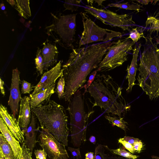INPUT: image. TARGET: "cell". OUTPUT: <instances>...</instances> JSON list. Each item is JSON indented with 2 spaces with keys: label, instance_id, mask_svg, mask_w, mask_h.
Listing matches in <instances>:
<instances>
[{
  "label": "cell",
  "instance_id": "cell-1",
  "mask_svg": "<svg viewBox=\"0 0 159 159\" xmlns=\"http://www.w3.org/2000/svg\"><path fill=\"white\" fill-rule=\"evenodd\" d=\"M115 43L109 41L72 49L68 61L62 66L65 82V101L69 102L72 95L82 87L88 75L98 68L103 56Z\"/></svg>",
  "mask_w": 159,
  "mask_h": 159
},
{
  "label": "cell",
  "instance_id": "cell-2",
  "mask_svg": "<svg viewBox=\"0 0 159 159\" xmlns=\"http://www.w3.org/2000/svg\"><path fill=\"white\" fill-rule=\"evenodd\" d=\"M122 89L110 75L99 74L87 91L94 101L93 107L98 106L105 113L121 117L130 108L122 95Z\"/></svg>",
  "mask_w": 159,
  "mask_h": 159
},
{
  "label": "cell",
  "instance_id": "cell-3",
  "mask_svg": "<svg viewBox=\"0 0 159 159\" xmlns=\"http://www.w3.org/2000/svg\"><path fill=\"white\" fill-rule=\"evenodd\" d=\"M145 39L137 79L139 85L152 100L159 97V48L150 34Z\"/></svg>",
  "mask_w": 159,
  "mask_h": 159
},
{
  "label": "cell",
  "instance_id": "cell-4",
  "mask_svg": "<svg viewBox=\"0 0 159 159\" xmlns=\"http://www.w3.org/2000/svg\"><path fill=\"white\" fill-rule=\"evenodd\" d=\"M31 110L38 118L41 128L47 129L57 141L67 146L68 116L63 106L50 100L45 105Z\"/></svg>",
  "mask_w": 159,
  "mask_h": 159
},
{
  "label": "cell",
  "instance_id": "cell-5",
  "mask_svg": "<svg viewBox=\"0 0 159 159\" xmlns=\"http://www.w3.org/2000/svg\"><path fill=\"white\" fill-rule=\"evenodd\" d=\"M78 89L70 100L67 110L70 117V131L73 146L79 148L86 141L88 120L94 111L87 114L85 111L84 96Z\"/></svg>",
  "mask_w": 159,
  "mask_h": 159
},
{
  "label": "cell",
  "instance_id": "cell-6",
  "mask_svg": "<svg viewBox=\"0 0 159 159\" xmlns=\"http://www.w3.org/2000/svg\"><path fill=\"white\" fill-rule=\"evenodd\" d=\"M52 23L45 28L47 34L51 36L61 46L66 49H73L75 41L77 14L61 15L51 13Z\"/></svg>",
  "mask_w": 159,
  "mask_h": 159
},
{
  "label": "cell",
  "instance_id": "cell-7",
  "mask_svg": "<svg viewBox=\"0 0 159 159\" xmlns=\"http://www.w3.org/2000/svg\"><path fill=\"white\" fill-rule=\"evenodd\" d=\"M134 43L127 38L120 39L111 46L99 64L97 71H110L121 66L127 60L129 52L133 50Z\"/></svg>",
  "mask_w": 159,
  "mask_h": 159
},
{
  "label": "cell",
  "instance_id": "cell-8",
  "mask_svg": "<svg viewBox=\"0 0 159 159\" xmlns=\"http://www.w3.org/2000/svg\"><path fill=\"white\" fill-rule=\"evenodd\" d=\"M83 30L79 43V48L82 45L93 42L102 41L106 43L111 41L115 37H120L122 34L115 31L102 28L92 21L85 12L81 13Z\"/></svg>",
  "mask_w": 159,
  "mask_h": 159
},
{
  "label": "cell",
  "instance_id": "cell-9",
  "mask_svg": "<svg viewBox=\"0 0 159 159\" xmlns=\"http://www.w3.org/2000/svg\"><path fill=\"white\" fill-rule=\"evenodd\" d=\"M84 10L105 24L117 26L124 31H129L135 24L132 16L128 14H118L107 9H99L92 6L86 5Z\"/></svg>",
  "mask_w": 159,
  "mask_h": 159
},
{
  "label": "cell",
  "instance_id": "cell-10",
  "mask_svg": "<svg viewBox=\"0 0 159 159\" xmlns=\"http://www.w3.org/2000/svg\"><path fill=\"white\" fill-rule=\"evenodd\" d=\"M41 128L37 141L46 152L48 159H68L65 145L57 141L47 129Z\"/></svg>",
  "mask_w": 159,
  "mask_h": 159
},
{
  "label": "cell",
  "instance_id": "cell-11",
  "mask_svg": "<svg viewBox=\"0 0 159 159\" xmlns=\"http://www.w3.org/2000/svg\"><path fill=\"white\" fill-rule=\"evenodd\" d=\"M61 62L60 61L54 67L45 72L38 83L34 87V90L30 96H32L48 89L55 84L57 79L63 76L64 69H61Z\"/></svg>",
  "mask_w": 159,
  "mask_h": 159
},
{
  "label": "cell",
  "instance_id": "cell-12",
  "mask_svg": "<svg viewBox=\"0 0 159 159\" xmlns=\"http://www.w3.org/2000/svg\"><path fill=\"white\" fill-rule=\"evenodd\" d=\"M20 82L19 71L17 68L14 69L12 71L10 94L8 105L11 108L12 114L15 117L18 112L19 102L22 98L19 89Z\"/></svg>",
  "mask_w": 159,
  "mask_h": 159
},
{
  "label": "cell",
  "instance_id": "cell-13",
  "mask_svg": "<svg viewBox=\"0 0 159 159\" xmlns=\"http://www.w3.org/2000/svg\"><path fill=\"white\" fill-rule=\"evenodd\" d=\"M0 117L16 138L21 143L24 142L25 138L15 117L10 114L7 108L2 104L0 105Z\"/></svg>",
  "mask_w": 159,
  "mask_h": 159
},
{
  "label": "cell",
  "instance_id": "cell-14",
  "mask_svg": "<svg viewBox=\"0 0 159 159\" xmlns=\"http://www.w3.org/2000/svg\"><path fill=\"white\" fill-rule=\"evenodd\" d=\"M30 98L25 96L20 101V110L17 121L22 130L26 129L31 121Z\"/></svg>",
  "mask_w": 159,
  "mask_h": 159
},
{
  "label": "cell",
  "instance_id": "cell-15",
  "mask_svg": "<svg viewBox=\"0 0 159 159\" xmlns=\"http://www.w3.org/2000/svg\"><path fill=\"white\" fill-rule=\"evenodd\" d=\"M36 116L32 112L31 120L28 127L26 129L22 130L25 137L24 143L32 152L38 142L36 136L38 129L36 128Z\"/></svg>",
  "mask_w": 159,
  "mask_h": 159
},
{
  "label": "cell",
  "instance_id": "cell-16",
  "mask_svg": "<svg viewBox=\"0 0 159 159\" xmlns=\"http://www.w3.org/2000/svg\"><path fill=\"white\" fill-rule=\"evenodd\" d=\"M58 52L55 45L47 43L45 44L41 50L43 61V70H48L57 62Z\"/></svg>",
  "mask_w": 159,
  "mask_h": 159
},
{
  "label": "cell",
  "instance_id": "cell-17",
  "mask_svg": "<svg viewBox=\"0 0 159 159\" xmlns=\"http://www.w3.org/2000/svg\"><path fill=\"white\" fill-rule=\"evenodd\" d=\"M0 130L1 133L11 145L16 159H18L21 150V147L20 145V142L16 138L1 117Z\"/></svg>",
  "mask_w": 159,
  "mask_h": 159
},
{
  "label": "cell",
  "instance_id": "cell-18",
  "mask_svg": "<svg viewBox=\"0 0 159 159\" xmlns=\"http://www.w3.org/2000/svg\"><path fill=\"white\" fill-rule=\"evenodd\" d=\"M140 47H138L136 45L133 49V58L130 65L128 66L126 70L127 74L126 79L128 81V86L126 90L129 93L132 90L133 87L135 85V76L137 70V61Z\"/></svg>",
  "mask_w": 159,
  "mask_h": 159
},
{
  "label": "cell",
  "instance_id": "cell-19",
  "mask_svg": "<svg viewBox=\"0 0 159 159\" xmlns=\"http://www.w3.org/2000/svg\"><path fill=\"white\" fill-rule=\"evenodd\" d=\"M55 87V84L39 93L30 96L31 109L41 106L47 103L50 100L51 95L55 92L54 90Z\"/></svg>",
  "mask_w": 159,
  "mask_h": 159
},
{
  "label": "cell",
  "instance_id": "cell-20",
  "mask_svg": "<svg viewBox=\"0 0 159 159\" xmlns=\"http://www.w3.org/2000/svg\"><path fill=\"white\" fill-rule=\"evenodd\" d=\"M113 152L107 146L98 144L95 150L94 159H121Z\"/></svg>",
  "mask_w": 159,
  "mask_h": 159
},
{
  "label": "cell",
  "instance_id": "cell-21",
  "mask_svg": "<svg viewBox=\"0 0 159 159\" xmlns=\"http://www.w3.org/2000/svg\"><path fill=\"white\" fill-rule=\"evenodd\" d=\"M0 150L6 159H16L11 145L1 133L0 134Z\"/></svg>",
  "mask_w": 159,
  "mask_h": 159
},
{
  "label": "cell",
  "instance_id": "cell-22",
  "mask_svg": "<svg viewBox=\"0 0 159 159\" xmlns=\"http://www.w3.org/2000/svg\"><path fill=\"white\" fill-rule=\"evenodd\" d=\"M15 1L14 6L20 15L25 19L30 17L31 13L29 5L30 1L17 0Z\"/></svg>",
  "mask_w": 159,
  "mask_h": 159
},
{
  "label": "cell",
  "instance_id": "cell-23",
  "mask_svg": "<svg viewBox=\"0 0 159 159\" xmlns=\"http://www.w3.org/2000/svg\"><path fill=\"white\" fill-rule=\"evenodd\" d=\"M145 28H148L150 34L152 32H156L159 33V19L153 16H148L145 22Z\"/></svg>",
  "mask_w": 159,
  "mask_h": 159
},
{
  "label": "cell",
  "instance_id": "cell-24",
  "mask_svg": "<svg viewBox=\"0 0 159 159\" xmlns=\"http://www.w3.org/2000/svg\"><path fill=\"white\" fill-rule=\"evenodd\" d=\"M105 117L108 120L110 123L112 124L113 126L116 125L123 129L125 132L128 128L126 125L128 123L123 120V118L119 116L118 117L115 116H111L109 115H106Z\"/></svg>",
  "mask_w": 159,
  "mask_h": 159
},
{
  "label": "cell",
  "instance_id": "cell-25",
  "mask_svg": "<svg viewBox=\"0 0 159 159\" xmlns=\"http://www.w3.org/2000/svg\"><path fill=\"white\" fill-rule=\"evenodd\" d=\"M108 6L110 7H114L120 8L129 10H135L139 12L141 10V7H142L138 3L133 2L130 3L128 2L122 3H111L108 5Z\"/></svg>",
  "mask_w": 159,
  "mask_h": 159
},
{
  "label": "cell",
  "instance_id": "cell-26",
  "mask_svg": "<svg viewBox=\"0 0 159 159\" xmlns=\"http://www.w3.org/2000/svg\"><path fill=\"white\" fill-rule=\"evenodd\" d=\"M36 68L37 71L40 75L43 74V61L41 54V50L38 48L35 59Z\"/></svg>",
  "mask_w": 159,
  "mask_h": 159
},
{
  "label": "cell",
  "instance_id": "cell-27",
  "mask_svg": "<svg viewBox=\"0 0 159 159\" xmlns=\"http://www.w3.org/2000/svg\"><path fill=\"white\" fill-rule=\"evenodd\" d=\"M145 38L144 37L142 30H139L138 27L132 28L130 31L129 37L127 38L128 39H130L134 43L137 42L141 38Z\"/></svg>",
  "mask_w": 159,
  "mask_h": 159
},
{
  "label": "cell",
  "instance_id": "cell-28",
  "mask_svg": "<svg viewBox=\"0 0 159 159\" xmlns=\"http://www.w3.org/2000/svg\"><path fill=\"white\" fill-rule=\"evenodd\" d=\"M65 82L63 76L60 77L57 83L55 92L59 99L64 98Z\"/></svg>",
  "mask_w": 159,
  "mask_h": 159
},
{
  "label": "cell",
  "instance_id": "cell-29",
  "mask_svg": "<svg viewBox=\"0 0 159 159\" xmlns=\"http://www.w3.org/2000/svg\"><path fill=\"white\" fill-rule=\"evenodd\" d=\"M81 2V0H65L64 4V7L65 8V10H69L72 12L77 11L80 6Z\"/></svg>",
  "mask_w": 159,
  "mask_h": 159
},
{
  "label": "cell",
  "instance_id": "cell-30",
  "mask_svg": "<svg viewBox=\"0 0 159 159\" xmlns=\"http://www.w3.org/2000/svg\"><path fill=\"white\" fill-rule=\"evenodd\" d=\"M111 150L115 154L127 158L135 159L139 157V156L134 155L120 148L116 149H111Z\"/></svg>",
  "mask_w": 159,
  "mask_h": 159
},
{
  "label": "cell",
  "instance_id": "cell-31",
  "mask_svg": "<svg viewBox=\"0 0 159 159\" xmlns=\"http://www.w3.org/2000/svg\"><path fill=\"white\" fill-rule=\"evenodd\" d=\"M21 150L18 159H32L31 157L32 152L27 148L24 143L21 145Z\"/></svg>",
  "mask_w": 159,
  "mask_h": 159
},
{
  "label": "cell",
  "instance_id": "cell-32",
  "mask_svg": "<svg viewBox=\"0 0 159 159\" xmlns=\"http://www.w3.org/2000/svg\"><path fill=\"white\" fill-rule=\"evenodd\" d=\"M21 87V91L22 94H30L33 90L32 88L33 87L32 86L31 84L25 80L22 81Z\"/></svg>",
  "mask_w": 159,
  "mask_h": 159
},
{
  "label": "cell",
  "instance_id": "cell-33",
  "mask_svg": "<svg viewBox=\"0 0 159 159\" xmlns=\"http://www.w3.org/2000/svg\"><path fill=\"white\" fill-rule=\"evenodd\" d=\"M97 70H95L93 71L90 75L87 84H85L84 87V93L87 91L88 88L90 87L92 83L94 80L97 73Z\"/></svg>",
  "mask_w": 159,
  "mask_h": 159
},
{
  "label": "cell",
  "instance_id": "cell-34",
  "mask_svg": "<svg viewBox=\"0 0 159 159\" xmlns=\"http://www.w3.org/2000/svg\"><path fill=\"white\" fill-rule=\"evenodd\" d=\"M68 150L71 152L72 157L74 158H75L76 159H81V156L79 148H75L68 147Z\"/></svg>",
  "mask_w": 159,
  "mask_h": 159
},
{
  "label": "cell",
  "instance_id": "cell-35",
  "mask_svg": "<svg viewBox=\"0 0 159 159\" xmlns=\"http://www.w3.org/2000/svg\"><path fill=\"white\" fill-rule=\"evenodd\" d=\"M118 142L123 145L124 147L130 152L132 153H134L135 150L133 146L131 144L122 140L121 138L118 140Z\"/></svg>",
  "mask_w": 159,
  "mask_h": 159
},
{
  "label": "cell",
  "instance_id": "cell-36",
  "mask_svg": "<svg viewBox=\"0 0 159 159\" xmlns=\"http://www.w3.org/2000/svg\"><path fill=\"white\" fill-rule=\"evenodd\" d=\"M34 153L36 159H47V153L43 149L35 150Z\"/></svg>",
  "mask_w": 159,
  "mask_h": 159
},
{
  "label": "cell",
  "instance_id": "cell-37",
  "mask_svg": "<svg viewBox=\"0 0 159 159\" xmlns=\"http://www.w3.org/2000/svg\"><path fill=\"white\" fill-rule=\"evenodd\" d=\"M121 139L122 140L126 141L132 145L135 142L140 140L138 139L127 136H125L123 138Z\"/></svg>",
  "mask_w": 159,
  "mask_h": 159
},
{
  "label": "cell",
  "instance_id": "cell-38",
  "mask_svg": "<svg viewBox=\"0 0 159 159\" xmlns=\"http://www.w3.org/2000/svg\"><path fill=\"white\" fill-rule=\"evenodd\" d=\"M135 150L139 152L143 147V143L140 140L135 142L133 145Z\"/></svg>",
  "mask_w": 159,
  "mask_h": 159
},
{
  "label": "cell",
  "instance_id": "cell-39",
  "mask_svg": "<svg viewBox=\"0 0 159 159\" xmlns=\"http://www.w3.org/2000/svg\"><path fill=\"white\" fill-rule=\"evenodd\" d=\"M4 84V81L1 79V78L0 79V88L1 89V94L3 96L5 95V90L3 87Z\"/></svg>",
  "mask_w": 159,
  "mask_h": 159
},
{
  "label": "cell",
  "instance_id": "cell-40",
  "mask_svg": "<svg viewBox=\"0 0 159 159\" xmlns=\"http://www.w3.org/2000/svg\"><path fill=\"white\" fill-rule=\"evenodd\" d=\"M94 153L93 152H88L85 155V159H94Z\"/></svg>",
  "mask_w": 159,
  "mask_h": 159
},
{
  "label": "cell",
  "instance_id": "cell-41",
  "mask_svg": "<svg viewBox=\"0 0 159 159\" xmlns=\"http://www.w3.org/2000/svg\"><path fill=\"white\" fill-rule=\"evenodd\" d=\"M138 2L142 5H147L149 2H152L153 0H137Z\"/></svg>",
  "mask_w": 159,
  "mask_h": 159
},
{
  "label": "cell",
  "instance_id": "cell-42",
  "mask_svg": "<svg viewBox=\"0 0 159 159\" xmlns=\"http://www.w3.org/2000/svg\"><path fill=\"white\" fill-rule=\"evenodd\" d=\"M89 141L93 144H95L96 143V140L95 136H90L89 139Z\"/></svg>",
  "mask_w": 159,
  "mask_h": 159
},
{
  "label": "cell",
  "instance_id": "cell-43",
  "mask_svg": "<svg viewBox=\"0 0 159 159\" xmlns=\"http://www.w3.org/2000/svg\"><path fill=\"white\" fill-rule=\"evenodd\" d=\"M7 1L12 6L14 7L15 5L16 1L15 0H7Z\"/></svg>",
  "mask_w": 159,
  "mask_h": 159
},
{
  "label": "cell",
  "instance_id": "cell-44",
  "mask_svg": "<svg viewBox=\"0 0 159 159\" xmlns=\"http://www.w3.org/2000/svg\"><path fill=\"white\" fill-rule=\"evenodd\" d=\"M94 1L96 3H97L98 6H102V2L105 1V0H94Z\"/></svg>",
  "mask_w": 159,
  "mask_h": 159
},
{
  "label": "cell",
  "instance_id": "cell-45",
  "mask_svg": "<svg viewBox=\"0 0 159 159\" xmlns=\"http://www.w3.org/2000/svg\"><path fill=\"white\" fill-rule=\"evenodd\" d=\"M0 159H6L4 155L1 150H0Z\"/></svg>",
  "mask_w": 159,
  "mask_h": 159
},
{
  "label": "cell",
  "instance_id": "cell-46",
  "mask_svg": "<svg viewBox=\"0 0 159 159\" xmlns=\"http://www.w3.org/2000/svg\"><path fill=\"white\" fill-rule=\"evenodd\" d=\"M0 7L2 10H4L5 9V7L3 3H1L0 4Z\"/></svg>",
  "mask_w": 159,
  "mask_h": 159
},
{
  "label": "cell",
  "instance_id": "cell-47",
  "mask_svg": "<svg viewBox=\"0 0 159 159\" xmlns=\"http://www.w3.org/2000/svg\"><path fill=\"white\" fill-rule=\"evenodd\" d=\"M156 44H159V36L156 38Z\"/></svg>",
  "mask_w": 159,
  "mask_h": 159
},
{
  "label": "cell",
  "instance_id": "cell-48",
  "mask_svg": "<svg viewBox=\"0 0 159 159\" xmlns=\"http://www.w3.org/2000/svg\"><path fill=\"white\" fill-rule=\"evenodd\" d=\"M151 157L155 159H159V157L157 156H152Z\"/></svg>",
  "mask_w": 159,
  "mask_h": 159
}]
</instances>
